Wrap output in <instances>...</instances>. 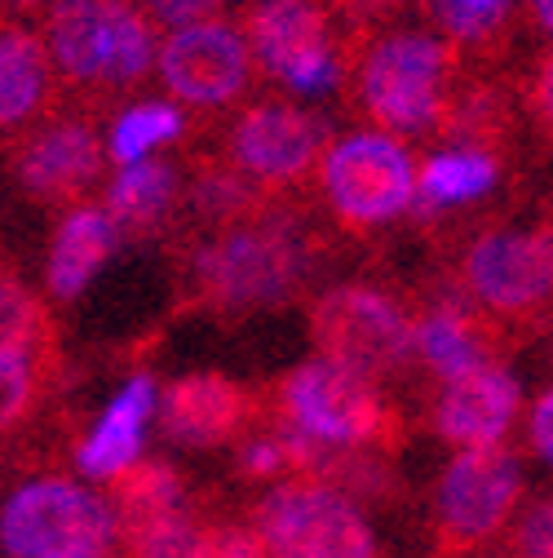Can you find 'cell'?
<instances>
[{
    "label": "cell",
    "mask_w": 553,
    "mask_h": 558,
    "mask_svg": "<svg viewBox=\"0 0 553 558\" xmlns=\"http://www.w3.org/2000/svg\"><path fill=\"white\" fill-rule=\"evenodd\" d=\"M270 558H381L377 532L355 497L323 478L274 483L248 519Z\"/></svg>",
    "instance_id": "52a82bcc"
},
{
    "label": "cell",
    "mask_w": 553,
    "mask_h": 558,
    "mask_svg": "<svg viewBox=\"0 0 553 558\" xmlns=\"http://www.w3.org/2000/svg\"><path fill=\"white\" fill-rule=\"evenodd\" d=\"M186 199H191V214L199 222H209L213 231L253 222V218L270 214L274 204H284V199L266 195L253 178H244L226 156H195L191 160Z\"/></svg>",
    "instance_id": "603a6c76"
},
{
    "label": "cell",
    "mask_w": 553,
    "mask_h": 558,
    "mask_svg": "<svg viewBox=\"0 0 553 558\" xmlns=\"http://www.w3.org/2000/svg\"><path fill=\"white\" fill-rule=\"evenodd\" d=\"M336 23L332 0H253L239 32L257 72L297 94H328L345 81V32L336 40Z\"/></svg>",
    "instance_id": "9c48e42d"
},
{
    "label": "cell",
    "mask_w": 553,
    "mask_h": 558,
    "mask_svg": "<svg viewBox=\"0 0 553 558\" xmlns=\"http://www.w3.org/2000/svg\"><path fill=\"white\" fill-rule=\"evenodd\" d=\"M151 27L133 0H49L45 49L66 89L107 102L151 76L160 58Z\"/></svg>",
    "instance_id": "3957f363"
},
{
    "label": "cell",
    "mask_w": 553,
    "mask_h": 558,
    "mask_svg": "<svg viewBox=\"0 0 553 558\" xmlns=\"http://www.w3.org/2000/svg\"><path fill=\"white\" fill-rule=\"evenodd\" d=\"M523 107L540 133V143L553 151V49H544L531 72H527V89H523Z\"/></svg>",
    "instance_id": "f1b7e54d"
},
{
    "label": "cell",
    "mask_w": 553,
    "mask_h": 558,
    "mask_svg": "<svg viewBox=\"0 0 553 558\" xmlns=\"http://www.w3.org/2000/svg\"><path fill=\"white\" fill-rule=\"evenodd\" d=\"M531 444L553 465V386L531 403Z\"/></svg>",
    "instance_id": "d6a6232c"
},
{
    "label": "cell",
    "mask_w": 553,
    "mask_h": 558,
    "mask_svg": "<svg viewBox=\"0 0 553 558\" xmlns=\"http://www.w3.org/2000/svg\"><path fill=\"white\" fill-rule=\"evenodd\" d=\"M509 558H553V497L536 501L509 532Z\"/></svg>",
    "instance_id": "4dcf8cb0"
},
{
    "label": "cell",
    "mask_w": 553,
    "mask_h": 558,
    "mask_svg": "<svg viewBox=\"0 0 553 558\" xmlns=\"http://www.w3.org/2000/svg\"><path fill=\"white\" fill-rule=\"evenodd\" d=\"M518 381L501 364H482L456 381H443L434 399V430L452 448H501L518 422Z\"/></svg>",
    "instance_id": "e0dca14e"
},
{
    "label": "cell",
    "mask_w": 553,
    "mask_h": 558,
    "mask_svg": "<svg viewBox=\"0 0 553 558\" xmlns=\"http://www.w3.org/2000/svg\"><path fill=\"white\" fill-rule=\"evenodd\" d=\"M115 541L111 501L66 474H32L0 501L5 558H111Z\"/></svg>",
    "instance_id": "5b68a950"
},
{
    "label": "cell",
    "mask_w": 553,
    "mask_h": 558,
    "mask_svg": "<svg viewBox=\"0 0 553 558\" xmlns=\"http://www.w3.org/2000/svg\"><path fill=\"white\" fill-rule=\"evenodd\" d=\"M523 465L509 448H465L447 461L434 487V541L439 558H460L488 545L523 501Z\"/></svg>",
    "instance_id": "7c38bea8"
},
{
    "label": "cell",
    "mask_w": 553,
    "mask_h": 558,
    "mask_svg": "<svg viewBox=\"0 0 553 558\" xmlns=\"http://www.w3.org/2000/svg\"><path fill=\"white\" fill-rule=\"evenodd\" d=\"M62 381V341L49 306L0 248V448L49 408Z\"/></svg>",
    "instance_id": "8992f818"
},
{
    "label": "cell",
    "mask_w": 553,
    "mask_h": 558,
    "mask_svg": "<svg viewBox=\"0 0 553 558\" xmlns=\"http://www.w3.org/2000/svg\"><path fill=\"white\" fill-rule=\"evenodd\" d=\"M310 275V235L297 231V218L284 204L270 214L222 227L191 248L186 289L191 306L218 319H248L257 311H274L297 298Z\"/></svg>",
    "instance_id": "7a4b0ae2"
},
{
    "label": "cell",
    "mask_w": 553,
    "mask_h": 558,
    "mask_svg": "<svg viewBox=\"0 0 553 558\" xmlns=\"http://www.w3.org/2000/svg\"><path fill=\"white\" fill-rule=\"evenodd\" d=\"M177 137H182V111L173 102H137L111 120L107 156L120 169H128L137 160H151L160 147L177 143Z\"/></svg>",
    "instance_id": "83f0119b"
},
{
    "label": "cell",
    "mask_w": 553,
    "mask_h": 558,
    "mask_svg": "<svg viewBox=\"0 0 553 558\" xmlns=\"http://www.w3.org/2000/svg\"><path fill=\"white\" fill-rule=\"evenodd\" d=\"M421 165L398 137L385 133H351L332 143L319 160V191L332 208V218L351 231L368 235L417 204Z\"/></svg>",
    "instance_id": "ba28073f"
},
{
    "label": "cell",
    "mask_w": 553,
    "mask_h": 558,
    "mask_svg": "<svg viewBox=\"0 0 553 558\" xmlns=\"http://www.w3.org/2000/svg\"><path fill=\"white\" fill-rule=\"evenodd\" d=\"M58 94V72L40 36L23 27L0 32V133H19L49 116Z\"/></svg>",
    "instance_id": "7402d4cb"
},
{
    "label": "cell",
    "mask_w": 553,
    "mask_h": 558,
    "mask_svg": "<svg viewBox=\"0 0 553 558\" xmlns=\"http://www.w3.org/2000/svg\"><path fill=\"white\" fill-rule=\"evenodd\" d=\"M156 66H160V85L182 107H199V111L235 107L248 94L253 72H257L244 32L226 19L169 32Z\"/></svg>",
    "instance_id": "9a60e30c"
},
{
    "label": "cell",
    "mask_w": 553,
    "mask_h": 558,
    "mask_svg": "<svg viewBox=\"0 0 553 558\" xmlns=\"http://www.w3.org/2000/svg\"><path fill=\"white\" fill-rule=\"evenodd\" d=\"M177 195H182L177 160L151 156V160H137L111 178L102 208L111 214V222L124 240H151L177 214Z\"/></svg>",
    "instance_id": "44dd1931"
},
{
    "label": "cell",
    "mask_w": 553,
    "mask_h": 558,
    "mask_svg": "<svg viewBox=\"0 0 553 558\" xmlns=\"http://www.w3.org/2000/svg\"><path fill=\"white\" fill-rule=\"evenodd\" d=\"M421 10L430 27H439V36L460 49L465 62L501 58L518 23V0H421Z\"/></svg>",
    "instance_id": "d4e9b609"
},
{
    "label": "cell",
    "mask_w": 553,
    "mask_h": 558,
    "mask_svg": "<svg viewBox=\"0 0 553 558\" xmlns=\"http://www.w3.org/2000/svg\"><path fill=\"white\" fill-rule=\"evenodd\" d=\"M501 156H488V151H439L421 165V178H417V204L421 208H456V204H469V199H482L496 182H501Z\"/></svg>",
    "instance_id": "484cf974"
},
{
    "label": "cell",
    "mask_w": 553,
    "mask_h": 558,
    "mask_svg": "<svg viewBox=\"0 0 553 558\" xmlns=\"http://www.w3.org/2000/svg\"><path fill=\"white\" fill-rule=\"evenodd\" d=\"M107 501L115 510V523L133 527V523H147V519L182 510L186 506V483L164 461H137V465H128V470H120L111 478V497Z\"/></svg>",
    "instance_id": "4316f807"
},
{
    "label": "cell",
    "mask_w": 553,
    "mask_h": 558,
    "mask_svg": "<svg viewBox=\"0 0 553 558\" xmlns=\"http://www.w3.org/2000/svg\"><path fill=\"white\" fill-rule=\"evenodd\" d=\"M261 403L226 373H186L160 390V426L182 448H226L261 422Z\"/></svg>",
    "instance_id": "2e32d148"
},
{
    "label": "cell",
    "mask_w": 553,
    "mask_h": 558,
    "mask_svg": "<svg viewBox=\"0 0 553 558\" xmlns=\"http://www.w3.org/2000/svg\"><path fill=\"white\" fill-rule=\"evenodd\" d=\"M460 289L474 311L496 319H536L553 302V222L488 227L460 253Z\"/></svg>",
    "instance_id": "30bf717a"
},
{
    "label": "cell",
    "mask_w": 553,
    "mask_h": 558,
    "mask_svg": "<svg viewBox=\"0 0 553 558\" xmlns=\"http://www.w3.org/2000/svg\"><path fill=\"white\" fill-rule=\"evenodd\" d=\"M527 19L536 32L553 36V0H527Z\"/></svg>",
    "instance_id": "e575fe53"
},
{
    "label": "cell",
    "mask_w": 553,
    "mask_h": 558,
    "mask_svg": "<svg viewBox=\"0 0 553 558\" xmlns=\"http://www.w3.org/2000/svg\"><path fill=\"white\" fill-rule=\"evenodd\" d=\"M160 408V390L147 373H133L115 399L102 408V416L94 422V430L76 444V465L89 478H115L120 470L143 461V444H147V426Z\"/></svg>",
    "instance_id": "ac0fdd59"
},
{
    "label": "cell",
    "mask_w": 553,
    "mask_h": 558,
    "mask_svg": "<svg viewBox=\"0 0 553 558\" xmlns=\"http://www.w3.org/2000/svg\"><path fill=\"white\" fill-rule=\"evenodd\" d=\"M496 324L465 302H439L417 319V360L439 381H456L482 364H496Z\"/></svg>",
    "instance_id": "d6986e66"
},
{
    "label": "cell",
    "mask_w": 553,
    "mask_h": 558,
    "mask_svg": "<svg viewBox=\"0 0 553 558\" xmlns=\"http://www.w3.org/2000/svg\"><path fill=\"white\" fill-rule=\"evenodd\" d=\"M156 27L182 32V27H199V23H213L226 14V0H133Z\"/></svg>",
    "instance_id": "f546056e"
},
{
    "label": "cell",
    "mask_w": 553,
    "mask_h": 558,
    "mask_svg": "<svg viewBox=\"0 0 553 558\" xmlns=\"http://www.w3.org/2000/svg\"><path fill=\"white\" fill-rule=\"evenodd\" d=\"M443 143L460 151H488L505 160V147L514 143V102L509 89L496 76H469L460 81L452 98V116L443 129Z\"/></svg>",
    "instance_id": "cb8c5ba5"
},
{
    "label": "cell",
    "mask_w": 553,
    "mask_h": 558,
    "mask_svg": "<svg viewBox=\"0 0 553 558\" xmlns=\"http://www.w3.org/2000/svg\"><path fill=\"white\" fill-rule=\"evenodd\" d=\"M411 0H332V10L341 19L345 32H377L385 23H394Z\"/></svg>",
    "instance_id": "1f68e13d"
},
{
    "label": "cell",
    "mask_w": 553,
    "mask_h": 558,
    "mask_svg": "<svg viewBox=\"0 0 553 558\" xmlns=\"http://www.w3.org/2000/svg\"><path fill=\"white\" fill-rule=\"evenodd\" d=\"M14 182L49 208H81L89 204L85 195L98 186L102 178V133L98 120L85 111H49L36 124L19 129L14 143L5 151Z\"/></svg>",
    "instance_id": "5bb4252c"
},
{
    "label": "cell",
    "mask_w": 553,
    "mask_h": 558,
    "mask_svg": "<svg viewBox=\"0 0 553 558\" xmlns=\"http://www.w3.org/2000/svg\"><path fill=\"white\" fill-rule=\"evenodd\" d=\"M328 147V124L315 111H302L297 102H248L226 129L222 156L266 195L288 199L319 178Z\"/></svg>",
    "instance_id": "4fadbf2b"
},
{
    "label": "cell",
    "mask_w": 553,
    "mask_h": 558,
    "mask_svg": "<svg viewBox=\"0 0 553 558\" xmlns=\"http://www.w3.org/2000/svg\"><path fill=\"white\" fill-rule=\"evenodd\" d=\"M465 81L456 45L430 32H345V107L385 137H443Z\"/></svg>",
    "instance_id": "6da1fadb"
},
{
    "label": "cell",
    "mask_w": 553,
    "mask_h": 558,
    "mask_svg": "<svg viewBox=\"0 0 553 558\" xmlns=\"http://www.w3.org/2000/svg\"><path fill=\"white\" fill-rule=\"evenodd\" d=\"M120 244H124V235L115 231V222H111V214L102 204L72 208V214L58 222V235H53V248H49V266H45L49 293L58 302L81 298Z\"/></svg>",
    "instance_id": "ffe728a7"
},
{
    "label": "cell",
    "mask_w": 553,
    "mask_h": 558,
    "mask_svg": "<svg viewBox=\"0 0 553 558\" xmlns=\"http://www.w3.org/2000/svg\"><path fill=\"white\" fill-rule=\"evenodd\" d=\"M310 341L319 360L381 381L417 355V319L372 284H336L310 302Z\"/></svg>",
    "instance_id": "8fae6325"
},
{
    "label": "cell",
    "mask_w": 553,
    "mask_h": 558,
    "mask_svg": "<svg viewBox=\"0 0 553 558\" xmlns=\"http://www.w3.org/2000/svg\"><path fill=\"white\" fill-rule=\"evenodd\" d=\"M270 422L297 430L328 448L351 452H381L390 457L403 444V416L385 399L381 381L341 368L332 360H310L288 368L266 395Z\"/></svg>",
    "instance_id": "277c9868"
},
{
    "label": "cell",
    "mask_w": 553,
    "mask_h": 558,
    "mask_svg": "<svg viewBox=\"0 0 553 558\" xmlns=\"http://www.w3.org/2000/svg\"><path fill=\"white\" fill-rule=\"evenodd\" d=\"M49 0H0V23L10 19H27V14H45Z\"/></svg>",
    "instance_id": "836d02e7"
}]
</instances>
